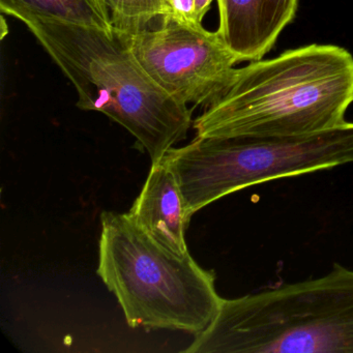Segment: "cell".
Returning <instances> with one entry per match:
<instances>
[{
  "mask_svg": "<svg viewBox=\"0 0 353 353\" xmlns=\"http://www.w3.org/2000/svg\"><path fill=\"white\" fill-rule=\"evenodd\" d=\"M181 189L185 216L266 181L353 164V123L291 137H199L163 159Z\"/></svg>",
  "mask_w": 353,
  "mask_h": 353,
  "instance_id": "5b68a950",
  "label": "cell"
},
{
  "mask_svg": "<svg viewBox=\"0 0 353 353\" xmlns=\"http://www.w3.org/2000/svg\"><path fill=\"white\" fill-rule=\"evenodd\" d=\"M353 103V57L312 44L236 69L193 121L199 137H291L336 129Z\"/></svg>",
  "mask_w": 353,
  "mask_h": 353,
  "instance_id": "6da1fadb",
  "label": "cell"
},
{
  "mask_svg": "<svg viewBox=\"0 0 353 353\" xmlns=\"http://www.w3.org/2000/svg\"><path fill=\"white\" fill-rule=\"evenodd\" d=\"M170 3L174 15L181 19L196 23L194 19L193 0H170Z\"/></svg>",
  "mask_w": 353,
  "mask_h": 353,
  "instance_id": "8fae6325",
  "label": "cell"
},
{
  "mask_svg": "<svg viewBox=\"0 0 353 353\" xmlns=\"http://www.w3.org/2000/svg\"><path fill=\"white\" fill-rule=\"evenodd\" d=\"M169 3H170V0H168Z\"/></svg>",
  "mask_w": 353,
  "mask_h": 353,
  "instance_id": "4fadbf2b",
  "label": "cell"
},
{
  "mask_svg": "<svg viewBox=\"0 0 353 353\" xmlns=\"http://www.w3.org/2000/svg\"><path fill=\"white\" fill-rule=\"evenodd\" d=\"M188 353H353V270L222 299Z\"/></svg>",
  "mask_w": 353,
  "mask_h": 353,
  "instance_id": "3957f363",
  "label": "cell"
},
{
  "mask_svg": "<svg viewBox=\"0 0 353 353\" xmlns=\"http://www.w3.org/2000/svg\"><path fill=\"white\" fill-rule=\"evenodd\" d=\"M128 214L169 253L183 257L189 252L185 232L190 221L179 183L164 161L152 164L145 185Z\"/></svg>",
  "mask_w": 353,
  "mask_h": 353,
  "instance_id": "ba28073f",
  "label": "cell"
},
{
  "mask_svg": "<svg viewBox=\"0 0 353 353\" xmlns=\"http://www.w3.org/2000/svg\"><path fill=\"white\" fill-rule=\"evenodd\" d=\"M121 39L150 78L181 104L208 106L230 85L239 63L218 32L173 13L157 28Z\"/></svg>",
  "mask_w": 353,
  "mask_h": 353,
  "instance_id": "8992f818",
  "label": "cell"
},
{
  "mask_svg": "<svg viewBox=\"0 0 353 353\" xmlns=\"http://www.w3.org/2000/svg\"><path fill=\"white\" fill-rule=\"evenodd\" d=\"M212 1L214 0H193L194 19L196 23L202 24V20L205 17L206 13L210 11Z\"/></svg>",
  "mask_w": 353,
  "mask_h": 353,
  "instance_id": "7c38bea8",
  "label": "cell"
},
{
  "mask_svg": "<svg viewBox=\"0 0 353 353\" xmlns=\"http://www.w3.org/2000/svg\"><path fill=\"white\" fill-rule=\"evenodd\" d=\"M101 221L98 274L119 299L128 324L203 332L223 299L214 272L189 252L179 257L161 248L128 214L103 212Z\"/></svg>",
  "mask_w": 353,
  "mask_h": 353,
  "instance_id": "277c9868",
  "label": "cell"
},
{
  "mask_svg": "<svg viewBox=\"0 0 353 353\" xmlns=\"http://www.w3.org/2000/svg\"><path fill=\"white\" fill-rule=\"evenodd\" d=\"M20 21L73 84L77 106L128 130L152 164L185 139L193 125L192 111L150 78L114 32L40 17Z\"/></svg>",
  "mask_w": 353,
  "mask_h": 353,
  "instance_id": "7a4b0ae2",
  "label": "cell"
},
{
  "mask_svg": "<svg viewBox=\"0 0 353 353\" xmlns=\"http://www.w3.org/2000/svg\"><path fill=\"white\" fill-rule=\"evenodd\" d=\"M0 10L18 20L40 17L113 32L101 0H0Z\"/></svg>",
  "mask_w": 353,
  "mask_h": 353,
  "instance_id": "9c48e42d",
  "label": "cell"
},
{
  "mask_svg": "<svg viewBox=\"0 0 353 353\" xmlns=\"http://www.w3.org/2000/svg\"><path fill=\"white\" fill-rule=\"evenodd\" d=\"M216 32L241 61H257L272 50L294 19L299 0H216Z\"/></svg>",
  "mask_w": 353,
  "mask_h": 353,
  "instance_id": "52a82bcc",
  "label": "cell"
},
{
  "mask_svg": "<svg viewBox=\"0 0 353 353\" xmlns=\"http://www.w3.org/2000/svg\"><path fill=\"white\" fill-rule=\"evenodd\" d=\"M108 12L113 32L119 38L152 28L163 16L173 13L168 0H101Z\"/></svg>",
  "mask_w": 353,
  "mask_h": 353,
  "instance_id": "30bf717a",
  "label": "cell"
}]
</instances>
